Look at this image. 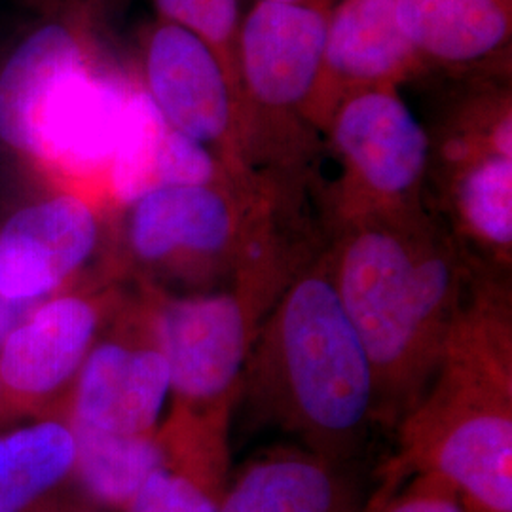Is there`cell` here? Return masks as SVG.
I'll list each match as a JSON object with an SVG mask.
<instances>
[{
	"instance_id": "7a4b0ae2",
	"label": "cell",
	"mask_w": 512,
	"mask_h": 512,
	"mask_svg": "<svg viewBox=\"0 0 512 512\" xmlns=\"http://www.w3.org/2000/svg\"><path fill=\"white\" fill-rule=\"evenodd\" d=\"M330 274L374 366L380 410L384 393L399 403L446 344L444 321L459 291L456 262L444 249L372 220L344 239Z\"/></svg>"
},
{
	"instance_id": "603a6c76",
	"label": "cell",
	"mask_w": 512,
	"mask_h": 512,
	"mask_svg": "<svg viewBox=\"0 0 512 512\" xmlns=\"http://www.w3.org/2000/svg\"><path fill=\"white\" fill-rule=\"evenodd\" d=\"M372 512H469L458 492L439 476L418 473L399 494H380Z\"/></svg>"
},
{
	"instance_id": "30bf717a",
	"label": "cell",
	"mask_w": 512,
	"mask_h": 512,
	"mask_svg": "<svg viewBox=\"0 0 512 512\" xmlns=\"http://www.w3.org/2000/svg\"><path fill=\"white\" fill-rule=\"evenodd\" d=\"M171 395L169 365L150 332L145 340L110 336L80 366L63 418L116 435H158Z\"/></svg>"
},
{
	"instance_id": "8fae6325",
	"label": "cell",
	"mask_w": 512,
	"mask_h": 512,
	"mask_svg": "<svg viewBox=\"0 0 512 512\" xmlns=\"http://www.w3.org/2000/svg\"><path fill=\"white\" fill-rule=\"evenodd\" d=\"M330 135L353 181L374 200H403L427 171L429 135L393 88L346 95L332 110Z\"/></svg>"
},
{
	"instance_id": "277c9868",
	"label": "cell",
	"mask_w": 512,
	"mask_h": 512,
	"mask_svg": "<svg viewBox=\"0 0 512 512\" xmlns=\"http://www.w3.org/2000/svg\"><path fill=\"white\" fill-rule=\"evenodd\" d=\"M137 82L99 63L95 52L57 74L31 120L23 160L92 196L107 183L129 95Z\"/></svg>"
},
{
	"instance_id": "d4e9b609",
	"label": "cell",
	"mask_w": 512,
	"mask_h": 512,
	"mask_svg": "<svg viewBox=\"0 0 512 512\" xmlns=\"http://www.w3.org/2000/svg\"><path fill=\"white\" fill-rule=\"evenodd\" d=\"M29 308L31 306H19V304H12V302H6L0 298V340L4 338V334L8 330L18 323L21 315Z\"/></svg>"
},
{
	"instance_id": "484cf974",
	"label": "cell",
	"mask_w": 512,
	"mask_h": 512,
	"mask_svg": "<svg viewBox=\"0 0 512 512\" xmlns=\"http://www.w3.org/2000/svg\"><path fill=\"white\" fill-rule=\"evenodd\" d=\"M95 0H55L59 10H74V12H82L88 14Z\"/></svg>"
},
{
	"instance_id": "8992f818",
	"label": "cell",
	"mask_w": 512,
	"mask_h": 512,
	"mask_svg": "<svg viewBox=\"0 0 512 512\" xmlns=\"http://www.w3.org/2000/svg\"><path fill=\"white\" fill-rule=\"evenodd\" d=\"M103 234L92 196L57 188L18 207L0 224V298L33 306L69 291Z\"/></svg>"
},
{
	"instance_id": "5bb4252c",
	"label": "cell",
	"mask_w": 512,
	"mask_h": 512,
	"mask_svg": "<svg viewBox=\"0 0 512 512\" xmlns=\"http://www.w3.org/2000/svg\"><path fill=\"white\" fill-rule=\"evenodd\" d=\"M418 63L399 27L397 0H336L327 19L325 63L317 92L325 84L353 92L393 88L403 76L414 73Z\"/></svg>"
},
{
	"instance_id": "9c48e42d",
	"label": "cell",
	"mask_w": 512,
	"mask_h": 512,
	"mask_svg": "<svg viewBox=\"0 0 512 512\" xmlns=\"http://www.w3.org/2000/svg\"><path fill=\"white\" fill-rule=\"evenodd\" d=\"M329 10L256 0L239 21L236 73L260 107L293 110L310 103L325 63Z\"/></svg>"
},
{
	"instance_id": "52a82bcc",
	"label": "cell",
	"mask_w": 512,
	"mask_h": 512,
	"mask_svg": "<svg viewBox=\"0 0 512 512\" xmlns=\"http://www.w3.org/2000/svg\"><path fill=\"white\" fill-rule=\"evenodd\" d=\"M103 306L92 294L63 291L33 304L0 340V385L12 414L65 401L99 340Z\"/></svg>"
},
{
	"instance_id": "e0dca14e",
	"label": "cell",
	"mask_w": 512,
	"mask_h": 512,
	"mask_svg": "<svg viewBox=\"0 0 512 512\" xmlns=\"http://www.w3.org/2000/svg\"><path fill=\"white\" fill-rule=\"evenodd\" d=\"M76 440L63 416L0 431V512H25L73 475Z\"/></svg>"
},
{
	"instance_id": "4316f807",
	"label": "cell",
	"mask_w": 512,
	"mask_h": 512,
	"mask_svg": "<svg viewBox=\"0 0 512 512\" xmlns=\"http://www.w3.org/2000/svg\"><path fill=\"white\" fill-rule=\"evenodd\" d=\"M268 2H287V4H310V6H319L327 8L329 0H268ZM329 10V8H327Z\"/></svg>"
},
{
	"instance_id": "cb8c5ba5",
	"label": "cell",
	"mask_w": 512,
	"mask_h": 512,
	"mask_svg": "<svg viewBox=\"0 0 512 512\" xmlns=\"http://www.w3.org/2000/svg\"><path fill=\"white\" fill-rule=\"evenodd\" d=\"M4 6L16 8V10H27L31 14H37V18L59 10L55 0H0V8Z\"/></svg>"
},
{
	"instance_id": "4fadbf2b",
	"label": "cell",
	"mask_w": 512,
	"mask_h": 512,
	"mask_svg": "<svg viewBox=\"0 0 512 512\" xmlns=\"http://www.w3.org/2000/svg\"><path fill=\"white\" fill-rule=\"evenodd\" d=\"M84 14L61 10L40 16L0 57V145L25 156L40 99L74 61L92 52Z\"/></svg>"
},
{
	"instance_id": "ba28073f",
	"label": "cell",
	"mask_w": 512,
	"mask_h": 512,
	"mask_svg": "<svg viewBox=\"0 0 512 512\" xmlns=\"http://www.w3.org/2000/svg\"><path fill=\"white\" fill-rule=\"evenodd\" d=\"M139 84L169 128L215 154L234 145L238 86L202 38L160 19L143 44Z\"/></svg>"
},
{
	"instance_id": "d6986e66",
	"label": "cell",
	"mask_w": 512,
	"mask_h": 512,
	"mask_svg": "<svg viewBox=\"0 0 512 512\" xmlns=\"http://www.w3.org/2000/svg\"><path fill=\"white\" fill-rule=\"evenodd\" d=\"M456 184V205L465 228L484 245L509 251L512 245L511 116L495 129L480 154H465Z\"/></svg>"
},
{
	"instance_id": "5b68a950",
	"label": "cell",
	"mask_w": 512,
	"mask_h": 512,
	"mask_svg": "<svg viewBox=\"0 0 512 512\" xmlns=\"http://www.w3.org/2000/svg\"><path fill=\"white\" fill-rule=\"evenodd\" d=\"M147 329L164 353L184 412H217L232 397L253 336L243 296L215 291L164 298L148 311Z\"/></svg>"
},
{
	"instance_id": "7c38bea8",
	"label": "cell",
	"mask_w": 512,
	"mask_h": 512,
	"mask_svg": "<svg viewBox=\"0 0 512 512\" xmlns=\"http://www.w3.org/2000/svg\"><path fill=\"white\" fill-rule=\"evenodd\" d=\"M126 211L129 253L148 266L222 255L238 234V211L222 186H160Z\"/></svg>"
},
{
	"instance_id": "2e32d148",
	"label": "cell",
	"mask_w": 512,
	"mask_h": 512,
	"mask_svg": "<svg viewBox=\"0 0 512 512\" xmlns=\"http://www.w3.org/2000/svg\"><path fill=\"white\" fill-rule=\"evenodd\" d=\"M346 490L329 459L274 456L253 463L217 512H344Z\"/></svg>"
},
{
	"instance_id": "83f0119b",
	"label": "cell",
	"mask_w": 512,
	"mask_h": 512,
	"mask_svg": "<svg viewBox=\"0 0 512 512\" xmlns=\"http://www.w3.org/2000/svg\"><path fill=\"white\" fill-rule=\"evenodd\" d=\"M8 416H14V414H12L10 406H8L6 399H4V391H2V385H0V420H4Z\"/></svg>"
},
{
	"instance_id": "ffe728a7",
	"label": "cell",
	"mask_w": 512,
	"mask_h": 512,
	"mask_svg": "<svg viewBox=\"0 0 512 512\" xmlns=\"http://www.w3.org/2000/svg\"><path fill=\"white\" fill-rule=\"evenodd\" d=\"M226 465L211 459L169 454L131 497L124 512H217Z\"/></svg>"
},
{
	"instance_id": "44dd1931",
	"label": "cell",
	"mask_w": 512,
	"mask_h": 512,
	"mask_svg": "<svg viewBox=\"0 0 512 512\" xmlns=\"http://www.w3.org/2000/svg\"><path fill=\"white\" fill-rule=\"evenodd\" d=\"M160 19L179 25L205 40L220 57L224 69L238 86L236 38L239 0H152Z\"/></svg>"
},
{
	"instance_id": "9a60e30c",
	"label": "cell",
	"mask_w": 512,
	"mask_h": 512,
	"mask_svg": "<svg viewBox=\"0 0 512 512\" xmlns=\"http://www.w3.org/2000/svg\"><path fill=\"white\" fill-rule=\"evenodd\" d=\"M397 21L418 59L475 65L511 40V0H397Z\"/></svg>"
},
{
	"instance_id": "3957f363",
	"label": "cell",
	"mask_w": 512,
	"mask_h": 512,
	"mask_svg": "<svg viewBox=\"0 0 512 512\" xmlns=\"http://www.w3.org/2000/svg\"><path fill=\"white\" fill-rule=\"evenodd\" d=\"M450 351V374L408 431L406 463L439 476L469 512H512L511 378L503 359L476 344Z\"/></svg>"
},
{
	"instance_id": "7402d4cb",
	"label": "cell",
	"mask_w": 512,
	"mask_h": 512,
	"mask_svg": "<svg viewBox=\"0 0 512 512\" xmlns=\"http://www.w3.org/2000/svg\"><path fill=\"white\" fill-rule=\"evenodd\" d=\"M160 186H220L217 154L200 141L167 128L156 165V188Z\"/></svg>"
},
{
	"instance_id": "6da1fadb",
	"label": "cell",
	"mask_w": 512,
	"mask_h": 512,
	"mask_svg": "<svg viewBox=\"0 0 512 512\" xmlns=\"http://www.w3.org/2000/svg\"><path fill=\"white\" fill-rule=\"evenodd\" d=\"M260 363L277 412L321 458L348 452L380 412L374 366L329 264L296 277L283 293L264 332Z\"/></svg>"
},
{
	"instance_id": "ac0fdd59",
	"label": "cell",
	"mask_w": 512,
	"mask_h": 512,
	"mask_svg": "<svg viewBox=\"0 0 512 512\" xmlns=\"http://www.w3.org/2000/svg\"><path fill=\"white\" fill-rule=\"evenodd\" d=\"M74 475L93 501L109 509H126L131 497L156 469L167 463L164 433L116 435L73 425Z\"/></svg>"
}]
</instances>
